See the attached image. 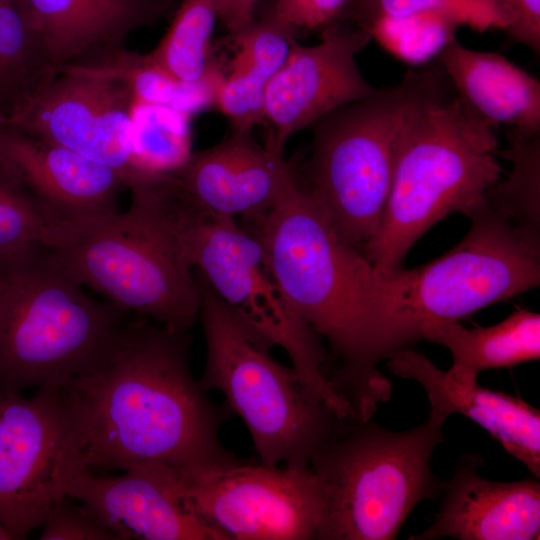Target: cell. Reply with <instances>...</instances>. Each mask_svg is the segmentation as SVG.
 <instances>
[{
    "label": "cell",
    "instance_id": "obj_21",
    "mask_svg": "<svg viewBox=\"0 0 540 540\" xmlns=\"http://www.w3.org/2000/svg\"><path fill=\"white\" fill-rule=\"evenodd\" d=\"M457 96L495 127L540 134V82L505 56L462 46L456 38L435 56Z\"/></svg>",
    "mask_w": 540,
    "mask_h": 540
},
{
    "label": "cell",
    "instance_id": "obj_36",
    "mask_svg": "<svg viewBox=\"0 0 540 540\" xmlns=\"http://www.w3.org/2000/svg\"><path fill=\"white\" fill-rule=\"evenodd\" d=\"M13 539L11 533L0 523V540Z\"/></svg>",
    "mask_w": 540,
    "mask_h": 540
},
{
    "label": "cell",
    "instance_id": "obj_25",
    "mask_svg": "<svg viewBox=\"0 0 540 540\" xmlns=\"http://www.w3.org/2000/svg\"><path fill=\"white\" fill-rule=\"evenodd\" d=\"M217 19L218 0H182L165 35L146 57L186 83L221 77L211 46Z\"/></svg>",
    "mask_w": 540,
    "mask_h": 540
},
{
    "label": "cell",
    "instance_id": "obj_15",
    "mask_svg": "<svg viewBox=\"0 0 540 540\" xmlns=\"http://www.w3.org/2000/svg\"><path fill=\"white\" fill-rule=\"evenodd\" d=\"M186 205L199 217L262 219L301 181L300 166L255 141L252 132H231L218 144L193 151L170 172Z\"/></svg>",
    "mask_w": 540,
    "mask_h": 540
},
{
    "label": "cell",
    "instance_id": "obj_24",
    "mask_svg": "<svg viewBox=\"0 0 540 540\" xmlns=\"http://www.w3.org/2000/svg\"><path fill=\"white\" fill-rule=\"evenodd\" d=\"M59 67L25 0H0V122L41 96Z\"/></svg>",
    "mask_w": 540,
    "mask_h": 540
},
{
    "label": "cell",
    "instance_id": "obj_22",
    "mask_svg": "<svg viewBox=\"0 0 540 540\" xmlns=\"http://www.w3.org/2000/svg\"><path fill=\"white\" fill-rule=\"evenodd\" d=\"M230 36L235 54L218 85L213 109L227 118L231 132H252L264 123L267 86L296 42V32L269 15Z\"/></svg>",
    "mask_w": 540,
    "mask_h": 540
},
{
    "label": "cell",
    "instance_id": "obj_10",
    "mask_svg": "<svg viewBox=\"0 0 540 540\" xmlns=\"http://www.w3.org/2000/svg\"><path fill=\"white\" fill-rule=\"evenodd\" d=\"M176 237L188 264L218 297L273 347H281L338 417L353 415L324 375L321 339L288 303L258 236L234 218L212 217L182 223Z\"/></svg>",
    "mask_w": 540,
    "mask_h": 540
},
{
    "label": "cell",
    "instance_id": "obj_3",
    "mask_svg": "<svg viewBox=\"0 0 540 540\" xmlns=\"http://www.w3.org/2000/svg\"><path fill=\"white\" fill-rule=\"evenodd\" d=\"M495 126L455 90L415 110L396 147L388 200L362 252L379 278L401 268L415 242L453 213L470 216L502 172Z\"/></svg>",
    "mask_w": 540,
    "mask_h": 540
},
{
    "label": "cell",
    "instance_id": "obj_8",
    "mask_svg": "<svg viewBox=\"0 0 540 540\" xmlns=\"http://www.w3.org/2000/svg\"><path fill=\"white\" fill-rule=\"evenodd\" d=\"M194 273L206 344L200 386L224 394L246 425L262 464L308 468L338 416L293 366L276 361L273 346Z\"/></svg>",
    "mask_w": 540,
    "mask_h": 540
},
{
    "label": "cell",
    "instance_id": "obj_9",
    "mask_svg": "<svg viewBox=\"0 0 540 540\" xmlns=\"http://www.w3.org/2000/svg\"><path fill=\"white\" fill-rule=\"evenodd\" d=\"M463 239L441 257L379 278V316L388 355L419 340L427 321H458L540 284V233L485 203Z\"/></svg>",
    "mask_w": 540,
    "mask_h": 540
},
{
    "label": "cell",
    "instance_id": "obj_29",
    "mask_svg": "<svg viewBox=\"0 0 540 540\" xmlns=\"http://www.w3.org/2000/svg\"><path fill=\"white\" fill-rule=\"evenodd\" d=\"M432 13L460 26L482 33L489 29L507 31L515 22L501 0H351L345 20L362 26L379 16Z\"/></svg>",
    "mask_w": 540,
    "mask_h": 540
},
{
    "label": "cell",
    "instance_id": "obj_35",
    "mask_svg": "<svg viewBox=\"0 0 540 540\" xmlns=\"http://www.w3.org/2000/svg\"><path fill=\"white\" fill-rule=\"evenodd\" d=\"M259 0H218V19L224 27L235 34L254 19V13Z\"/></svg>",
    "mask_w": 540,
    "mask_h": 540
},
{
    "label": "cell",
    "instance_id": "obj_26",
    "mask_svg": "<svg viewBox=\"0 0 540 540\" xmlns=\"http://www.w3.org/2000/svg\"><path fill=\"white\" fill-rule=\"evenodd\" d=\"M82 65L95 66L125 80L136 101L166 106L191 117L213 108L216 90L223 77L186 83L150 62L145 54L124 47Z\"/></svg>",
    "mask_w": 540,
    "mask_h": 540
},
{
    "label": "cell",
    "instance_id": "obj_32",
    "mask_svg": "<svg viewBox=\"0 0 540 540\" xmlns=\"http://www.w3.org/2000/svg\"><path fill=\"white\" fill-rule=\"evenodd\" d=\"M40 527L42 540H118L82 503L68 495L49 508Z\"/></svg>",
    "mask_w": 540,
    "mask_h": 540
},
{
    "label": "cell",
    "instance_id": "obj_20",
    "mask_svg": "<svg viewBox=\"0 0 540 540\" xmlns=\"http://www.w3.org/2000/svg\"><path fill=\"white\" fill-rule=\"evenodd\" d=\"M58 66L86 64L124 47L136 29L159 21L173 0H25Z\"/></svg>",
    "mask_w": 540,
    "mask_h": 540
},
{
    "label": "cell",
    "instance_id": "obj_4",
    "mask_svg": "<svg viewBox=\"0 0 540 540\" xmlns=\"http://www.w3.org/2000/svg\"><path fill=\"white\" fill-rule=\"evenodd\" d=\"M446 420L430 410L422 424L391 431L370 419L336 417L308 464L324 498L317 539H394L421 501L443 491L431 460Z\"/></svg>",
    "mask_w": 540,
    "mask_h": 540
},
{
    "label": "cell",
    "instance_id": "obj_2",
    "mask_svg": "<svg viewBox=\"0 0 540 540\" xmlns=\"http://www.w3.org/2000/svg\"><path fill=\"white\" fill-rule=\"evenodd\" d=\"M248 229L288 303L327 342V381L356 416L370 419L392 391L378 369L388 352L372 264L339 235L303 182Z\"/></svg>",
    "mask_w": 540,
    "mask_h": 540
},
{
    "label": "cell",
    "instance_id": "obj_14",
    "mask_svg": "<svg viewBox=\"0 0 540 540\" xmlns=\"http://www.w3.org/2000/svg\"><path fill=\"white\" fill-rule=\"evenodd\" d=\"M371 39L356 25L339 23L321 31L313 46L295 42L269 82L264 103L265 147L283 155L289 138L346 104L374 94L356 64V55Z\"/></svg>",
    "mask_w": 540,
    "mask_h": 540
},
{
    "label": "cell",
    "instance_id": "obj_33",
    "mask_svg": "<svg viewBox=\"0 0 540 540\" xmlns=\"http://www.w3.org/2000/svg\"><path fill=\"white\" fill-rule=\"evenodd\" d=\"M351 0H277L270 14L293 29L323 31L344 20Z\"/></svg>",
    "mask_w": 540,
    "mask_h": 540
},
{
    "label": "cell",
    "instance_id": "obj_16",
    "mask_svg": "<svg viewBox=\"0 0 540 540\" xmlns=\"http://www.w3.org/2000/svg\"><path fill=\"white\" fill-rule=\"evenodd\" d=\"M116 476L75 475L66 495L82 503L118 540H226L186 500L176 468L131 465Z\"/></svg>",
    "mask_w": 540,
    "mask_h": 540
},
{
    "label": "cell",
    "instance_id": "obj_30",
    "mask_svg": "<svg viewBox=\"0 0 540 540\" xmlns=\"http://www.w3.org/2000/svg\"><path fill=\"white\" fill-rule=\"evenodd\" d=\"M60 223L0 165V263L47 247L49 236Z\"/></svg>",
    "mask_w": 540,
    "mask_h": 540
},
{
    "label": "cell",
    "instance_id": "obj_13",
    "mask_svg": "<svg viewBox=\"0 0 540 540\" xmlns=\"http://www.w3.org/2000/svg\"><path fill=\"white\" fill-rule=\"evenodd\" d=\"M135 102L119 76L91 65L66 64L41 96L0 123L111 167L127 186L142 172L134 166L131 146Z\"/></svg>",
    "mask_w": 540,
    "mask_h": 540
},
{
    "label": "cell",
    "instance_id": "obj_1",
    "mask_svg": "<svg viewBox=\"0 0 540 540\" xmlns=\"http://www.w3.org/2000/svg\"><path fill=\"white\" fill-rule=\"evenodd\" d=\"M189 345L187 331L145 317L127 321L108 356L60 389L88 470L237 460L220 443L225 414L194 378Z\"/></svg>",
    "mask_w": 540,
    "mask_h": 540
},
{
    "label": "cell",
    "instance_id": "obj_11",
    "mask_svg": "<svg viewBox=\"0 0 540 540\" xmlns=\"http://www.w3.org/2000/svg\"><path fill=\"white\" fill-rule=\"evenodd\" d=\"M84 470L81 437L60 389L31 397L0 390V523L13 539L39 528Z\"/></svg>",
    "mask_w": 540,
    "mask_h": 540
},
{
    "label": "cell",
    "instance_id": "obj_23",
    "mask_svg": "<svg viewBox=\"0 0 540 540\" xmlns=\"http://www.w3.org/2000/svg\"><path fill=\"white\" fill-rule=\"evenodd\" d=\"M419 339L446 347L453 363L447 377L462 386L477 383L487 369L507 368L540 358V315L518 308L492 326L467 329L456 321H427Z\"/></svg>",
    "mask_w": 540,
    "mask_h": 540
},
{
    "label": "cell",
    "instance_id": "obj_17",
    "mask_svg": "<svg viewBox=\"0 0 540 540\" xmlns=\"http://www.w3.org/2000/svg\"><path fill=\"white\" fill-rule=\"evenodd\" d=\"M0 165L61 222L118 210L123 175L79 153L0 123Z\"/></svg>",
    "mask_w": 540,
    "mask_h": 540
},
{
    "label": "cell",
    "instance_id": "obj_5",
    "mask_svg": "<svg viewBox=\"0 0 540 540\" xmlns=\"http://www.w3.org/2000/svg\"><path fill=\"white\" fill-rule=\"evenodd\" d=\"M127 312L84 291L47 247L0 263V390L61 389L111 352Z\"/></svg>",
    "mask_w": 540,
    "mask_h": 540
},
{
    "label": "cell",
    "instance_id": "obj_12",
    "mask_svg": "<svg viewBox=\"0 0 540 540\" xmlns=\"http://www.w3.org/2000/svg\"><path fill=\"white\" fill-rule=\"evenodd\" d=\"M177 471L190 506L226 540L317 539L324 498L309 467L237 459Z\"/></svg>",
    "mask_w": 540,
    "mask_h": 540
},
{
    "label": "cell",
    "instance_id": "obj_28",
    "mask_svg": "<svg viewBox=\"0 0 540 540\" xmlns=\"http://www.w3.org/2000/svg\"><path fill=\"white\" fill-rule=\"evenodd\" d=\"M191 116L172 108L136 101L132 112L134 166L150 173H170L192 154Z\"/></svg>",
    "mask_w": 540,
    "mask_h": 540
},
{
    "label": "cell",
    "instance_id": "obj_18",
    "mask_svg": "<svg viewBox=\"0 0 540 540\" xmlns=\"http://www.w3.org/2000/svg\"><path fill=\"white\" fill-rule=\"evenodd\" d=\"M480 462L474 454L459 458L433 523L410 540L539 539V479L488 480L477 473Z\"/></svg>",
    "mask_w": 540,
    "mask_h": 540
},
{
    "label": "cell",
    "instance_id": "obj_27",
    "mask_svg": "<svg viewBox=\"0 0 540 540\" xmlns=\"http://www.w3.org/2000/svg\"><path fill=\"white\" fill-rule=\"evenodd\" d=\"M508 146L499 154L512 163L503 181L485 194V204L519 227L540 233V134L506 130Z\"/></svg>",
    "mask_w": 540,
    "mask_h": 540
},
{
    "label": "cell",
    "instance_id": "obj_6",
    "mask_svg": "<svg viewBox=\"0 0 540 540\" xmlns=\"http://www.w3.org/2000/svg\"><path fill=\"white\" fill-rule=\"evenodd\" d=\"M453 90L435 59L409 69L395 86L339 107L310 127L311 156L300 167L301 176L345 241L362 251L375 235L405 122L423 104Z\"/></svg>",
    "mask_w": 540,
    "mask_h": 540
},
{
    "label": "cell",
    "instance_id": "obj_7",
    "mask_svg": "<svg viewBox=\"0 0 540 540\" xmlns=\"http://www.w3.org/2000/svg\"><path fill=\"white\" fill-rule=\"evenodd\" d=\"M130 193L126 212L56 226L47 242L50 255L81 286L117 308L188 331L200 306L194 270L152 196L138 189Z\"/></svg>",
    "mask_w": 540,
    "mask_h": 540
},
{
    "label": "cell",
    "instance_id": "obj_31",
    "mask_svg": "<svg viewBox=\"0 0 540 540\" xmlns=\"http://www.w3.org/2000/svg\"><path fill=\"white\" fill-rule=\"evenodd\" d=\"M386 50L399 59L420 64L436 56L455 38L459 26L432 13L379 16L361 26Z\"/></svg>",
    "mask_w": 540,
    "mask_h": 540
},
{
    "label": "cell",
    "instance_id": "obj_19",
    "mask_svg": "<svg viewBox=\"0 0 540 540\" xmlns=\"http://www.w3.org/2000/svg\"><path fill=\"white\" fill-rule=\"evenodd\" d=\"M389 371L418 382L430 410L444 418L463 415L483 427L502 447L540 479V411L519 397L450 380L423 354L403 348L387 356Z\"/></svg>",
    "mask_w": 540,
    "mask_h": 540
},
{
    "label": "cell",
    "instance_id": "obj_34",
    "mask_svg": "<svg viewBox=\"0 0 540 540\" xmlns=\"http://www.w3.org/2000/svg\"><path fill=\"white\" fill-rule=\"evenodd\" d=\"M513 13L515 22L506 31L511 41L540 52V0H501Z\"/></svg>",
    "mask_w": 540,
    "mask_h": 540
}]
</instances>
